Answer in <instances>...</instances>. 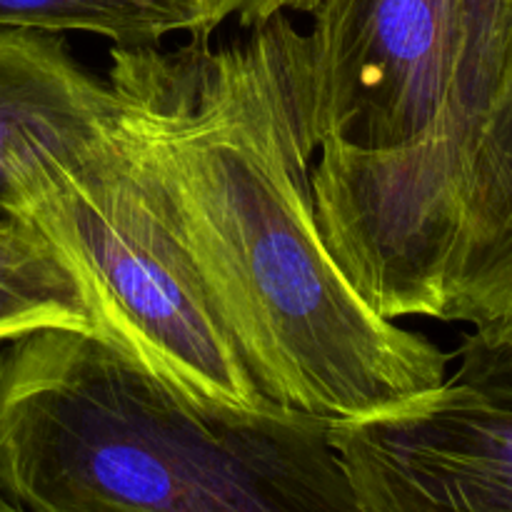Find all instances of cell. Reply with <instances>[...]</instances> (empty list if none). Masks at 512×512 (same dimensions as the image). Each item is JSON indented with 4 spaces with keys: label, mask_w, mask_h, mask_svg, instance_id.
<instances>
[{
    "label": "cell",
    "mask_w": 512,
    "mask_h": 512,
    "mask_svg": "<svg viewBox=\"0 0 512 512\" xmlns=\"http://www.w3.org/2000/svg\"><path fill=\"white\" fill-rule=\"evenodd\" d=\"M105 75L118 123L265 398L333 423L448 383L450 355L375 313L325 245L310 180L308 38L290 15L223 43L113 45Z\"/></svg>",
    "instance_id": "cell-1"
},
{
    "label": "cell",
    "mask_w": 512,
    "mask_h": 512,
    "mask_svg": "<svg viewBox=\"0 0 512 512\" xmlns=\"http://www.w3.org/2000/svg\"><path fill=\"white\" fill-rule=\"evenodd\" d=\"M0 488L30 512H360L330 420L203 408L73 328L0 353Z\"/></svg>",
    "instance_id": "cell-2"
},
{
    "label": "cell",
    "mask_w": 512,
    "mask_h": 512,
    "mask_svg": "<svg viewBox=\"0 0 512 512\" xmlns=\"http://www.w3.org/2000/svg\"><path fill=\"white\" fill-rule=\"evenodd\" d=\"M0 215L50 240L83 283L100 335L155 378L203 408H275L220 323L118 103L88 133L25 160Z\"/></svg>",
    "instance_id": "cell-3"
},
{
    "label": "cell",
    "mask_w": 512,
    "mask_h": 512,
    "mask_svg": "<svg viewBox=\"0 0 512 512\" xmlns=\"http://www.w3.org/2000/svg\"><path fill=\"white\" fill-rule=\"evenodd\" d=\"M310 15L318 153H390L423 138L453 88L465 0H320Z\"/></svg>",
    "instance_id": "cell-4"
},
{
    "label": "cell",
    "mask_w": 512,
    "mask_h": 512,
    "mask_svg": "<svg viewBox=\"0 0 512 512\" xmlns=\"http://www.w3.org/2000/svg\"><path fill=\"white\" fill-rule=\"evenodd\" d=\"M330 440L360 512H512V410L450 378Z\"/></svg>",
    "instance_id": "cell-5"
},
{
    "label": "cell",
    "mask_w": 512,
    "mask_h": 512,
    "mask_svg": "<svg viewBox=\"0 0 512 512\" xmlns=\"http://www.w3.org/2000/svg\"><path fill=\"white\" fill-rule=\"evenodd\" d=\"M512 0H465L463 43L448 103L413 145L365 155L360 173L380 208L423 233H448L458 218L465 163L498 80Z\"/></svg>",
    "instance_id": "cell-6"
},
{
    "label": "cell",
    "mask_w": 512,
    "mask_h": 512,
    "mask_svg": "<svg viewBox=\"0 0 512 512\" xmlns=\"http://www.w3.org/2000/svg\"><path fill=\"white\" fill-rule=\"evenodd\" d=\"M440 320L470 328L512 320V13L498 80L465 163Z\"/></svg>",
    "instance_id": "cell-7"
},
{
    "label": "cell",
    "mask_w": 512,
    "mask_h": 512,
    "mask_svg": "<svg viewBox=\"0 0 512 512\" xmlns=\"http://www.w3.org/2000/svg\"><path fill=\"white\" fill-rule=\"evenodd\" d=\"M115 103L108 75L85 68L60 33L0 28V213L25 160L88 133Z\"/></svg>",
    "instance_id": "cell-8"
},
{
    "label": "cell",
    "mask_w": 512,
    "mask_h": 512,
    "mask_svg": "<svg viewBox=\"0 0 512 512\" xmlns=\"http://www.w3.org/2000/svg\"><path fill=\"white\" fill-rule=\"evenodd\" d=\"M43 328L100 333L88 293L63 255L38 228L0 215V343Z\"/></svg>",
    "instance_id": "cell-9"
},
{
    "label": "cell",
    "mask_w": 512,
    "mask_h": 512,
    "mask_svg": "<svg viewBox=\"0 0 512 512\" xmlns=\"http://www.w3.org/2000/svg\"><path fill=\"white\" fill-rule=\"evenodd\" d=\"M0 28L90 33L115 48L160 45L168 35H205L198 0H0Z\"/></svg>",
    "instance_id": "cell-10"
},
{
    "label": "cell",
    "mask_w": 512,
    "mask_h": 512,
    "mask_svg": "<svg viewBox=\"0 0 512 512\" xmlns=\"http://www.w3.org/2000/svg\"><path fill=\"white\" fill-rule=\"evenodd\" d=\"M450 358L458 360L453 383L512 410V320L473 328Z\"/></svg>",
    "instance_id": "cell-11"
},
{
    "label": "cell",
    "mask_w": 512,
    "mask_h": 512,
    "mask_svg": "<svg viewBox=\"0 0 512 512\" xmlns=\"http://www.w3.org/2000/svg\"><path fill=\"white\" fill-rule=\"evenodd\" d=\"M205 35H215L225 23L235 20L243 30L268 23L275 15H310L320 0H198Z\"/></svg>",
    "instance_id": "cell-12"
},
{
    "label": "cell",
    "mask_w": 512,
    "mask_h": 512,
    "mask_svg": "<svg viewBox=\"0 0 512 512\" xmlns=\"http://www.w3.org/2000/svg\"><path fill=\"white\" fill-rule=\"evenodd\" d=\"M0 512H30V510H25L23 505L15 503V500L10 498V495H5L3 488H0Z\"/></svg>",
    "instance_id": "cell-13"
}]
</instances>
